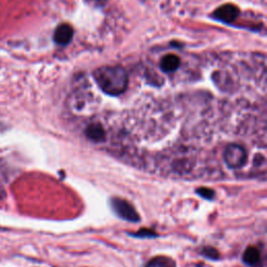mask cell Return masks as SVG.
I'll use <instances>...</instances> for the list:
<instances>
[{"label": "cell", "instance_id": "ba28073f", "mask_svg": "<svg viewBox=\"0 0 267 267\" xmlns=\"http://www.w3.org/2000/svg\"><path fill=\"white\" fill-rule=\"evenodd\" d=\"M243 261L248 265H256L260 261V251L256 248H249L244 251Z\"/></svg>", "mask_w": 267, "mask_h": 267}, {"label": "cell", "instance_id": "7a4b0ae2", "mask_svg": "<svg viewBox=\"0 0 267 267\" xmlns=\"http://www.w3.org/2000/svg\"><path fill=\"white\" fill-rule=\"evenodd\" d=\"M223 160L232 169H239L247 163L248 154L245 149L238 144H230L223 153Z\"/></svg>", "mask_w": 267, "mask_h": 267}, {"label": "cell", "instance_id": "8992f818", "mask_svg": "<svg viewBox=\"0 0 267 267\" xmlns=\"http://www.w3.org/2000/svg\"><path fill=\"white\" fill-rule=\"evenodd\" d=\"M179 66H181V60L178 56L172 53L165 55L160 62V68L166 73H172L177 71Z\"/></svg>", "mask_w": 267, "mask_h": 267}, {"label": "cell", "instance_id": "3957f363", "mask_svg": "<svg viewBox=\"0 0 267 267\" xmlns=\"http://www.w3.org/2000/svg\"><path fill=\"white\" fill-rule=\"evenodd\" d=\"M111 205L113 210L115 211L120 218L131 221V222H138L140 220V216L137 213L134 207L127 203L125 199L120 198H113L111 200Z\"/></svg>", "mask_w": 267, "mask_h": 267}, {"label": "cell", "instance_id": "9c48e42d", "mask_svg": "<svg viewBox=\"0 0 267 267\" xmlns=\"http://www.w3.org/2000/svg\"><path fill=\"white\" fill-rule=\"evenodd\" d=\"M146 267H175L171 260L165 257H157L148 262Z\"/></svg>", "mask_w": 267, "mask_h": 267}, {"label": "cell", "instance_id": "8fae6325", "mask_svg": "<svg viewBox=\"0 0 267 267\" xmlns=\"http://www.w3.org/2000/svg\"><path fill=\"white\" fill-rule=\"evenodd\" d=\"M205 256L211 258V259H217L218 258V252L216 251L214 249H207L206 250H204Z\"/></svg>", "mask_w": 267, "mask_h": 267}, {"label": "cell", "instance_id": "6da1fadb", "mask_svg": "<svg viewBox=\"0 0 267 267\" xmlns=\"http://www.w3.org/2000/svg\"><path fill=\"white\" fill-rule=\"evenodd\" d=\"M98 87L106 94L118 96L125 92L128 84V76L124 67H102L93 73Z\"/></svg>", "mask_w": 267, "mask_h": 267}, {"label": "cell", "instance_id": "7c38bea8", "mask_svg": "<svg viewBox=\"0 0 267 267\" xmlns=\"http://www.w3.org/2000/svg\"><path fill=\"white\" fill-rule=\"evenodd\" d=\"M132 235H135V236H139V237H142V236H148V237H151V236H156V234L154 233H151L149 232V231H146V230H144V232H139L138 234H132Z\"/></svg>", "mask_w": 267, "mask_h": 267}, {"label": "cell", "instance_id": "5b68a950", "mask_svg": "<svg viewBox=\"0 0 267 267\" xmlns=\"http://www.w3.org/2000/svg\"><path fill=\"white\" fill-rule=\"evenodd\" d=\"M239 15V10L232 4H226L214 13L215 18L225 23H232Z\"/></svg>", "mask_w": 267, "mask_h": 267}, {"label": "cell", "instance_id": "52a82bcc", "mask_svg": "<svg viewBox=\"0 0 267 267\" xmlns=\"http://www.w3.org/2000/svg\"><path fill=\"white\" fill-rule=\"evenodd\" d=\"M86 135L88 138L94 142L104 141L106 138V132L102 125H91L87 127Z\"/></svg>", "mask_w": 267, "mask_h": 267}, {"label": "cell", "instance_id": "30bf717a", "mask_svg": "<svg viewBox=\"0 0 267 267\" xmlns=\"http://www.w3.org/2000/svg\"><path fill=\"white\" fill-rule=\"evenodd\" d=\"M200 196H203L206 199H212L214 197V191L208 188H200L196 191Z\"/></svg>", "mask_w": 267, "mask_h": 267}, {"label": "cell", "instance_id": "277c9868", "mask_svg": "<svg viewBox=\"0 0 267 267\" xmlns=\"http://www.w3.org/2000/svg\"><path fill=\"white\" fill-rule=\"evenodd\" d=\"M74 31L71 25L69 24H61L56 27L54 32L53 39L57 45L66 46L71 42L72 38H73Z\"/></svg>", "mask_w": 267, "mask_h": 267}]
</instances>
